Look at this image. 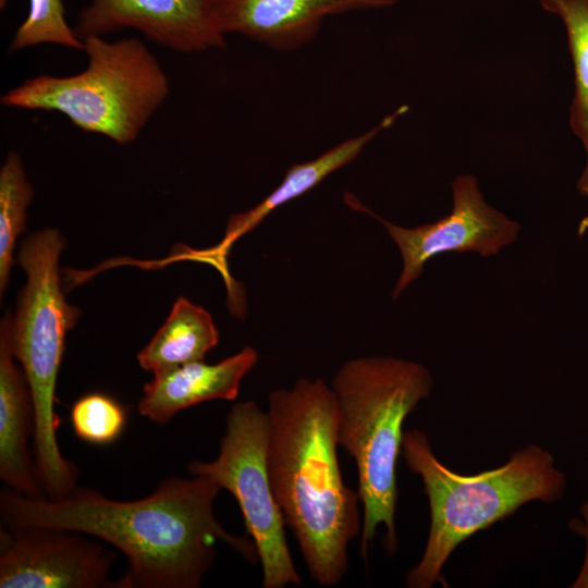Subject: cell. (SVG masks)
<instances>
[{"instance_id": "cell-1", "label": "cell", "mask_w": 588, "mask_h": 588, "mask_svg": "<svg viewBox=\"0 0 588 588\" xmlns=\"http://www.w3.org/2000/svg\"><path fill=\"white\" fill-rule=\"evenodd\" d=\"M220 490L197 476L167 478L135 501L112 500L77 486L57 500L29 498L7 487L0 493V514L8 528L64 529L111 544L127 560L115 588H198L218 542L248 562L258 561L253 540L230 534L216 518Z\"/></svg>"}, {"instance_id": "cell-2", "label": "cell", "mask_w": 588, "mask_h": 588, "mask_svg": "<svg viewBox=\"0 0 588 588\" xmlns=\"http://www.w3.org/2000/svg\"><path fill=\"white\" fill-rule=\"evenodd\" d=\"M267 468L271 488L311 578L339 585L350 542L362 531L357 491L338 458V405L322 379H298L268 397Z\"/></svg>"}, {"instance_id": "cell-3", "label": "cell", "mask_w": 588, "mask_h": 588, "mask_svg": "<svg viewBox=\"0 0 588 588\" xmlns=\"http://www.w3.org/2000/svg\"><path fill=\"white\" fill-rule=\"evenodd\" d=\"M432 387L433 377L426 366L392 356L354 358L333 376L339 445L354 458L358 475L363 559L380 525L385 528L388 555L397 551L396 464L402 454L403 424L429 397Z\"/></svg>"}, {"instance_id": "cell-4", "label": "cell", "mask_w": 588, "mask_h": 588, "mask_svg": "<svg viewBox=\"0 0 588 588\" xmlns=\"http://www.w3.org/2000/svg\"><path fill=\"white\" fill-rule=\"evenodd\" d=\"M402 455L420 476L430 509L424 553L405 576L408 588L449 587L442 569L457 546L526 503H553L565 492L564 473L554 466L553 455L536 444L512 452L505 464L475 475L446 467L419 429L404 432Z\"/></svg>"}, {"instance_id": "cell-5", "label": "cell", "mask_w": 588, "mask_h": 588, "mask_svg": "<svg viewBox=\"0 0 588 588\" xmlns=\"http://www.w3.org/2000/svg\"><path fill=\"white\" fill-rule=\"evenodd\" d=\"M65 240L54 229L25 237L19 262L26 273L14 316L10 321L11 352L27 378L35 412V468L50 500L68 494L77 485L78 470L59 448L60 418L54 412L56 385L65 336L81 315L61 290L59 257Z\"/></svg>"}, {"instance_id": "cell-6", "label": "cell", "mask_w": 588, "mask_h": 588, "mask_svg": "<svg viewBox=\"0 0 588 588\" xmlns=\"http://www.w3.org/2000/svg\"><path fill=\"white\" fill-rule=\"evenodd\" d=\"M83 42L84 71L32 77L3 94L1 103L57 111L85 132L131 144L170 95L168 76L137 38L88 37Z\"/></svg>"}, {"instance_id": "cell-7", "label": "cell", "mask_w": 588, "mask_h": 588, "mask_svg": "<svg viewBox=\"0 0 588 588\" xmlns=\"http://www.w3.org/2000/svg\"><path fill=\"white\" fill-rule=\"evenodd\" d=\"M268 418L254 401L235 403L225 417L219 454L193 461L192 476L211 480L236 500L262 569L264 588L301 585L286 541L285 520L274 498L267 468Z\"/></svg>"}, {"instance_id": "cell-8", "label": "cell", "mask_w": 588, "mask_h": 588, "mask_svg": "<svg viewBox=\"0 0 588 588\" xmlns=\"http://www.w3.org/2000/svg\"><path fill=\"white\" fill-rule=\"evenodd\" d=\"M452 210L432 223L404 228L389 222L363 206L355 197L348 205L378 219L399 247L403 269L392 291L396 298L424 272L426 264L446 253L497 256L514 244L519 222L488 204L474 174L457 175L452 184Z\"/></svg>"}, {"instance_id": "cell-9", "label": "cell", "mask_w": 588, "mask_h": 588, "mask_svg": "<svg viewBox=\"0 0 588 588\" xmlns=\"http://www.w3.org/2000/svg\"><path fill=\"white\" fill-rule=\"evenodd\" d=\"M100 541L49 527L1 530L0 588L114 587V555Z\"/></svg>"}, {"instance_id": "cell-10", "label": "cell", "mask_w": 588, "mask_h": 588, "mask_svg": "<svg viewBox=\"0 0 588 588\" xmlns=\"http://www.w3.org/2000/svg\"><path fill=\"white\" fill-rule=\"evenodd\" d=\"M124 29L181 53L226 47L209 0H90L74 27L82 41Z\"/></svg>"}, {"instance_id": "cell-11", "label": "cell", "mask_w": 588, "mask_h": 588, "mask_svg": "<svg viewBox=\"0 0 588 588\" xmlns=\"http://www.w3.org/2000/svg\"><path fill=\"white\" fill-rule=\"evenodd\" d=\"M221 30L273 50L292 51L313 41L326 19L390 8L396 0H209Z\"/></svg>"}, {"instance_id": "cell-12", "label": "cell", "mask_w": 588, "mask_h": 588, "mask_svg": "<svg viewBox=\"0 0 588 588\" xmlns=\"http://www.w3.org/2000/svg\"><path fill=\"white\" fill-rule=\"evenodd\" d=\"M258 362L250 346L216 364L197 360L154 375L144 385L138 403L142 416L169 422L177 413L212 400L236 399L242 379Z\"/></svg>"}, {"instance_id": "cell-13", "label": "cell", "mask_w": 588, "mask_h": 588, "mask_svg": "<svg viewBox=\"0 0 588 588\" xmlns=\"http://www.w3.org/2000/svg\"><path fill=\"white\" fill-rule=\"evenodd\" d=\"M10 321L7 314L0 324V478L23 495L45 498L28 451V437L35 431L33 397L11 352Z\"/></svg>"}, {"instance_id": "cell-14", "label": "cell", "mask_w": 588, "mask_h": 588, "mask_svg": "<svg viewBox=\"0 0 588 588\" xmlns=\"http://www.w3.org/2000/svg\"><path fill=\"white\" fill-rule=\"evenodd\" d=\"M408 110L407 105L400 106L363 134L345 139L313 160L292 164L281 183L265 199L230 218L226 234L217 249L228 250L236 238L256 228L272 210L304 195L331 173L355 160L373 138L390 128Z\"/></svg>"}, {"instance_id": "cell-15", "label": "cell", "mask_w": 588, "mask_h": 588, "mask_svg": "<svg viewBox=\"0 0 588 588\" xmlns=\"http://www.w3.org/2000/svg\"><path fill=\"white\" fill-rule=\"evenodd\" d=\"M219 342L210 314L185 297H179L164 323L137 354L139 366L158 375L187 363L204 360Z\"/></svg>"}, {"instance_id": "cell-16", "label": "cell", "mask_w": 588, "mask_h": 588, "mask_svg": "<svg viewBox=\"0 0 588 588\" xmlns=\"http://www.w3.org/2000/svg\"><path fill=\"white\" fill-rule=\"evenodd\" d=\"M541 7L560 17L566 36L574 70V95L569 126L585 151V164L577 189L588 197V0H539Z\"/></svg>"}, {"instance_id": "cell-17", "label": "cell", "mask_w": 588, "mask_h": 588, "mask_svg": "<svg viewBox=\"0 0 588 588\" xmlns=\"http://www.w3.org/2000/svg\"><path fill=\"white\" fill-rule=\"evenodd\" d=\"M33 187L20 155L9 151L0 169V296L7 290L17 236L25 230Z\"/></svg>"}, {"instance_id": "cell-18", "label": "cell", "mask_w": 588, "mask_h": 588, "mask_svg": "<svg viewBox=\"0 0 588 588\" xmlns=\"http://www.w3.org/2000/svg\"><path fill=\"white\" fill-rule=\"evenodd\" d=\"M52 44L83 50L84 42L65 19L63 0H29L27 16L17 27L9 46L12 52Z\"/></svg>"}, {"instance_id": "cell-19", "label": "cell", "mask_w": 588, "mask_h": 588, "mask_svg": "<svg viewBox=\"0 0 588 588\" xmlns=\"http://www.w3.org/2000/svg\"><path fill=\"white\" fill-rule=\"evenodd\" d=\"M72 428L81 440L106 445L114 442L126 425V411L113 397L95 392L79 397L71 408Z\"/></svg>"}, {"instance_id": "cell-20", "label": "cell", "mask_w": 588, "mask_h": 588, "mask_svg": "<svg viewBox=\"0 0 588 588\" xmlns=\"http://www.w3.org/2000/svg\"><path fill=\"white\" fill-rule=\"evenodd\" d=\"M579 514L580 518L571 519L568 526L573 532L584 537L586 550L581 567L571 587L588 588V499L580 505Z\"/></svg>"}, {"instance_id": "cell-21", "label": "cell", "mask_w": 588, "mask_h": 588, "mask_svg": "<svg viewBox=\"0 0 588 588\" xmlns=\"http://www.w3.org/2000/svg\"><path fill=\"white\" fill-rule=\"evenodd\" d=\"M588 230V215L584 217L578 224V236L581 237Z\"/></svg>"}]
</instances>
